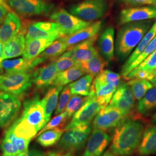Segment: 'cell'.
Here are the masks:
<instances>
[{"label":"cell","instance_id":"cell-20","mask_svg":"<svg viewBox=\"0 0 156 156\" xmlns=\"http://www.w3.org/2000/svg\"><path fill=\"white\" fill-rule=\"evenodd\" d=\"M58 73L55 62L39 68L33 73V83L38 89H43L51 85Z\"/></svg>","mask_w":156,"mask_h":156},{"label":"cell","instance_id":"cell-49","mask_svg":"<svg viewBox=\"0 0 156 156\" xmlns=\"http://www.w3.org/2000/svg\"><path fill=\"white\" fill-rule=\"evenodd\" d=\"M149 81L151 82L153 86H154L156 87V76H153V78H151V79L149 80Z\"/></svg>","mask_w":156,"mask_h":156},{"label":"cell","instance_id":"cell-43","mask_svg":"<svg viewBox=\"0 0 156 156\" xmlns=\"http://www.w3.org/2000/svg\"><path fill=\"white\" fill-rule=\"evenodd\" d=\"M123 4L129 6L156 5V0H120Z\"/></svg>","mask_w":156,"mask_h":156},{"label":"cell","instance_id":"cell-27","mask_svg":"<svg viewBox=\"0 0 156 156\" xmlns=\"http://www.w3.org/2000/svg\"><path fill=\"white\" fill-rule=\"evenodd\" d=\"M62 89V86H53L51 87L46 93L43 99L41 101L45 111L46 123H48L53 112L57 108L58 96Z\"/></svg>","mask_w":156,"mask_h":156},{"label":"cell","instance_id":"cell-21","mask_svg":"<svg viewBox=\"0 0 156 156\" xmlns=\"http://www.w3.org/2000/svg\"><path fill=\"white\" fill-rule=\"evenodd\" d=\"M26 27L23 26L20 32L4 44V60L10 59L22 55L26 47Z\"/></svg>","mask_w":156,"mask_h":156},{"label":"cell","instance_id":"cell-22","mask_svg":"<svg viewBox=\"0 0 156 156\" xmlns=\"http://www.w3.org/2000/svg\"><path fill=\"white\" fill-rule=\"evenodd\" d=\"M102 27V22L97 21L92 23L90 26L83 28L75 33L62 37V39L67 44L68 48H71L75 45L90 39L97 35Z\"/></svg>","mask_w":156,"mask_h":156},{"label":"cell","instance_id":"cell-16","mask_svg":"<svg viewBox=\"0 0 156 156\" xmlns=\"http://www.w3.org/2000/svg\"><path fill=\"white\" fill-rule=\"evenodd\" d=\"M135 100L134 95L128 84L124 83L117 87L109 105L116 108L128 115L134 108Z\"/></svg>","mask_w":156,"mask_h":156},{"label":"cell","instance_id":"cell-28","mask_svg":"<svg viewBox=\"0 0 156 156\" xmlns=\"http://www.w3.org/2000/svg\"><path fill=\"white\" fill-rule=\"evenodd\" d=\"M84 74L85 73L83 70L78 64L57 73L51 85L63 87V86L67 85V84L77 80Z\"/></svg>","mask_w":156,"mask_h":156},{"label":"cell","instance_id":"cell-30","mask_svg":"<svg viewBox=\"0 0 156 156\" xmlns=\"http://www.w3.org/2000/svg\"><path fill=\"white\" fill-rule=\"evenodd\" d=\"M78 64L85 73L89 74L94 78L104 70L106 66V62L98 53L89 60L80 62Z\"/></svg>","mask_w":156,"mask_h":156},{"label":"cell","instance_id":"cell-19","mask_svg":"<svg viewBox=\"0 0 156 156\" xmlns=\"http://www.w3.org/2000/svg\"><path fill=\"white\" fill-rule=\"evenodd\" d=\"M20 17L14 12H9L0 25V41L4 44L16 35L22 29Z\"/></svg>","mask_w":156,"mask_h":156},{"label":"cell","instance_id":"cell-26","mask_svg":"<svg viewBox=\"0 0 156 156\" xmlns=\"http://www.w3.org/2000/svg\"><path fill=\"white\" fill-rule=\"evenodd\" d=\"M117 88L111 84L102 83L95 80H94L91 87V89L94 91L97 100L102 109L108 105Z\"/></svg>","mask_w":156,"mask_h":156},{"label":"cell","instance_id":"cell-32","mask_svg":"<svg viewBox=\"0 0 156 156\" xmlns=\"http://www.w3.org/2000/svg\"><path fill=\"white\" fill-rule=\"evenodd\" d=\"M93 77L86 74L79 78L76 81L69 84L71 94L88 96L91 87Z\"/></svg>","mask_w":156,"mask_h":156},{"label":"cell","instance_id":"cell-18","mask_svg":"<svg viewBox=\"0 0 156 156\" xmlns=\"http://www.w3.org/2000/svg\"><path fill=\"white\" fill-rule=\"evenodd\" d=\"M98 34L68 49V53L76 62L80 63L90 60L98 52L94 47Z\"/></svg>","mask_w":156,"mask_h":156},{"label":"cell","instance_id":"cell-25","mask_svg":"<svg viewBox=\"0 0 156 156\" xmlns=\"http://www.w3.org/2000/svg\"><path fill=\"white\" fill-rule=\"evenodd\" d=\"M54 41L51 39H31L26 41L23 58L28 60L35 59Z\"/></svg>","mask_w":156,"mask_h":156},{"label":"cell","instance_id":"cell-13","mask_svg":"<svg viewBox=\"0 0 156 156\" xmlns=\"http://www.w3.org/2000/svg\"><path fill=\"white\" fill-rule=\"evenodd\" d=\"M20 108L19 97L0 91V129L5 128L15 119Z\"/></svg>","mask_w":156,"mask_h":156},{"label":"cell","instance_id":"cell-1","mask_svg":"<svg viewBox=\"0 0 156 156\" xmlns=\"http://www.w3.org/2000/svg\"><path fill=\"white\" fill-rule=\"evenodd\" d=\"M38 131L22 117L18 118L6 130L1 142L2 156H16L28 150V145Z\"/></svg>","mask_w":156,"mask_h":156},{"label":"cell","instance_id":"cell-10","mask_svg":"<svg viewBox=\"0 0 156 156\" xmlns=\"http://www.w3.org/2000/svg\"><path fill=\"white\" fill-rule=\"evenodd\" d=\"M25 27L26 41L35 39H51L56 41L64 37L60 27L55 22H34Z\"/></svg>","mask_w":156,"mask_h":156},{"label":"cell","instance_id":"cell-50","mask_svg":"<svg viewBox=\"0 0 156 156\" xmlns=\"http://www.w3.org/2000/svg\"><path fill=\"white\" fill-rule=\"evenodd\" d=\"M151 75H152V78L153 77V76H156V69L152 73V74H151Z\"/></svg>","mask_w":156,"mask_h":156},{"label":"cell","instance_id":"cell-42","mask_svg":"<svg viewBox=\"0 0 156 156\" xmlns=\"http://www.w3.org/2000/svg\"><path fill=\"white\" fill-rule=\"evenodd\" d=\"M71 96V93L69 85L66 86L64 89H62L61 92V94L60 95V98L56 108L55 115H57L64 111L66 108L67 105L69 102V100Z\"/></svg>","mask_w":156,"mask_h":156},{"label":"cell","instance_id":"cell-48","mask_svg":"<svg viewBox=\"0 0 156 156\" xmlns=\"http://www.w3.org/2000/svg\"><path fill=\"white\" fill-rule=\"evenodd\" d=\"M101 156H115V155L109 149V150L106 151L105 152H104Z\"/></svg>","mask_w":156,"mask_h":156},{"label":"cell","instance_id":"cell-15","mask_svg":"<svg viewBox=\"0 0 156 156\" xmlns=\"http://www.w3.org/2000/svg\"><path fill=\"white\" fill-rule=\"evenodd\" d=\"M111 140V136L105 131L93 129L82 156H102Z\"/></svg>","mask_w":156,"mask_h":156},{"label":"cell","instance_id":"cell-7","mask_svg":"<svg viewBox=\"0 0 156 156\" xmlns=\"http://www.w3.org/2000/svg\"><path fill=\"white\" fill-rule=\"evenodd\" d=\"M12 10L22 16L47 15L52 10V4L45 0H5Z\"/></svg>","mask_w":156,"mask_h":156},{"label":"cell","instance_id":"cell-5","mask_svg":"<svg viewBox=\"0 0 156 156\" xmlns=\"http://www.w3.org/2000/svg\"><path fill=\"white\" fill-rule=\"evenodd\" d=\"M108 8L106 0H83L71 6L69 11L84 21L93 22L104 16Z\"/></svg>","mask_w":156,"mask_h":156},{"label":"cell","instance_id":"cell-8","mask_svg":"<svg viewBox=\"0 0 156 156\" xmlns=\"http://www.w3.org/2000/svg\"><path fill=\"white\" fill-rule=\"evenodd\" d=\"M91 128L89 126L76 127L66 130L59 140V149L75 152L82 149L89 138Z\"/></svg>","mask_w":156,"mask_h":156},{"label":"cell","instance_id":"cell-24","mask_svg":"<svg viewBox=\"0 0 156 156\" xmlns=\"http://www.w3.org/2000/svg\"><path fill=\"white\" fill-rule=\"evenodd\" d=\"M140 156L156 154V126H151L145 129L138 146Z\"/></svg>","mask_w":156,"mask_h":156},{"label":"cell","instance_id":"cell-4","mask_svg":"<svg viewBox=\"0 0 156 156\" xmlns=\"http://www.w3.org/2000/svg\"><path fill=\"white\" fill-rule=\"evenodd\" d=\"M33 73L28 72L4 73L0 75V91L20 98L31 87Z\"/></svg>","mask_w":156,"mask_h":156},{"label":"cell","instance_id":"cell-40","mask_svg":"<svg viewBox=\"0 0 156 156\" xmlns=\"http://www.w3.org/2000/svg\"><path fill=\"white\" fill-rule=\"evenodd\" d=\"M68 119V117L67 116V112L66 111L62 112L61 113L58 114V115H56V116L53 117L49 123L45 124V126L39 131V133L36 135L35 137L48 129L62 127L66 122Z\"/></svg>","mask_w":156,"mask_h":156},{"label":"cell","instance_id":"cell-9","mask_svg":"<svg viewBox=\"0 0 156 156\" xmlns=\"http://www.w3.org/2000/svg\"><path fill=\"white\" fill-rule=\"evenodd\" d=\"M49 18L58 25L64 37L75 33L92 23L79 18L64 8L53 11L49 15Z\"/></svg>","mask_w":156,"mask_h":156},{"label":"cell","instance_id":"cell-35","mask_svg":"<svg viewBox=\"0 0 156 156\" xmlns=\"http://www.w3.org/2000/svg\"><path fill=\"white\" fill-rule=\"evenodd\" d=\"M68 49V47L62 37L56 39L50 46H49L39 56L46 58H54L62 54Z\"/></svg>","mask_w":156,"mask_h":156},{"label":"cell","instance_id":"cell-46","mask_svg":"<svg viewBox=\"0 0 156 156\" xmlns=\"http://www.w3.org/2000/svg\"><path fill=\"white\" fill-rule=\"evenodd\" d=\"M16 156H45V154L42 151H40L39 149H32Z\"/></svg>","mask_w":156,"mask_h":156},{"label":"cell","instance_id":"cell-47","mask_svg":"<svg viewBox=\"0 0 156 156\" xmlns=\"http://www.w3.org/2000/svg\"><path fill=\"white\" fill-rule=\"evenodd\" d=\"M3 55H4V44L0 41V71L1 68V64L4 60L3 58Z\"/></svg>","mask_w":156,"mask_h":156},{"label":"cell","instance_id":"cell-34","mask_svg":"<svg viewBox=\"0 0 156 156\" xmlns=\"http://www.w3.org/2000/svg\"><path fill=\"white\" fill-rule=\"evenodd\" d=\"M127 84L133 92L135 99L138 101L153 86L149 80L145 79H133L128 80Z\"/></svg>","mask_w":156,"mask_h":156},{"label":"cell","instance_id":"cell-11","mask_svg":"<svg viewBox=\"0 0 156 156\" xmlns=\"http://www.w3.org/2000/svg\"><path fill=\"white\" fill-rule=\"evenodd\" d=\"M21 117L33 126L38 132L45 126L46 124L45 111L38 95H35L24 102Z\"/></svg>","mask_w":156,"mask_h":156},{"label":"cell","instance_id":"cell-36","mask_svg":"<svg viewBox=\"0 0 156 156\" xmlns=\"http://www.w3.org/2000/svg\"><path fill=\"white\" fill-rule=\"evenodd\" d=\"M156 49V36L151 40L149 44L145 49L139 56L136 57V58L133 62L126 69L121 71V74L123 78L126 76L128 73H130L133 69L136 66H138L140 63L144 61L145 58L149 56L151 53H153Z\"/></svg>","mask_w":156,"mask_h":156},{"label":"cell","instance_id":"cell-51","mask_svg":"<svg viewBox=\"0 0 156 156\" xmlns=\"http://www.w3.org/2000/svg\"><path fill=\"white\" fill-rule=\"evenodd\" d=\"M153 121L154 122L156 123V115H154L153 116Z\"/></svg>","mask_w":156,"mask_h":156},{"label":"cell","instance_id":"cell-12","mask_svg":"<svg viewBox=\"0 0 156 156\" xmlns=\"http://www.w3.org/2000/svg\"><path fill=\"white\" fill-rule=\"evenodd\" d=\"M127 115L113 106H108L101 109L93 121V129L108 130L116 128L126 120Z\"/></svg>","mask_w":156,"mask_h":156},{"label":"cell","instance_id":"cell-6","mask_svg":"<svg viewBox=\"0 0 156 156\" xmlns=\"http://www.w3.org/2000/svg\"><path fill=\"white\" fill-rule=\"evenodd\" d=\"M101 109L102 107L97 100L94 91L90 89L87 100L73 115L71 121L66 127L64 131L76 127L89 126Z\"/></svg>","mask_w":156,"mask_h":156},{"label":"cell","instance_id":"cell-29","mask_svg":"<svg viewBox=\"0 0 156 156\" xmlns=\"http://www.w3.org/2000/svg\"><path fill=\"white\" fill-rule=\"evenodd\" d=\"M156 36V22L154 23L152 27L149 30V31L146 33L142 39L140 40V43L136 46L133 52L129 56L127 61L124 64L122 67V70L126 69L128 67L134 60L136 58V57L140 55V54L145 50V48L149 44L151 41Z\"/></svg>","mask_w":156,"mask_h":156},{"label":"cell","instance_id":"cell-37","mask_svg":"<svg viewBox=\"0 0 156 156\" xmlns=\"http://www.w3.org/2000/svg\"><path fill=\"white\" fill-rule=\"evenodd\" d=\"M156 69V49L132 71H142L151 75ZM152 76V75H151Z\"/></svg>","mask_w":156,"mask_h":156},{"label":"cell","instance_id":"cell-38","mask_svg":"<svg viewBox=\"0 0 156 156\" xmlns=\"http://www.w3.org/2000/svg\"><path fill=\"white\" fill-rule=\"evenodd\" d=\"M120 74L106 69L103 70L100 73L95 76L94 80L102 83L111 84L117 87L120 83Z\"/></svg>","mask_w":156,"mask_h":156},{"label":"cell","instance_id":"cell-14","mask_svg":"<svg viewBox=\"0 0 156 156\" xmlns=\"http://www.w3.org/2000/svg\"><path fill=\"white\" fill-rule=\"evenodd\" d=\"M156 19V5L140 6L125 8L119 15V24Z\"/></svg>","mask_w":156,"mask_h":156},{"label":"cell","instance_id":"cell-41","mask_svg":"<svg viewBox=\"0 0 156 156\" xmlns=\"http://www.w3.org/2000/svg\"><path fill=\"white\" fill-rule=\"evenodd\" d=\"M54 62L58 72L64 71L79 64L70 56L68 51L63 55H62V56Z\"/></svg>","mask_w":156,"mask_h":156},{"label":"cell","instance_id":"cell-31","mask_svg":"<svg viewBox=\"0 0 156 156\" xmlns=\"http://www.w3.org/2000/svg\"><path fill=\"white\" fill-rule=\"evenodd\" d=\"M155 109H156V87L153 86L138 101L137 111L142 115L147 116Z\"/></svg>","mask_w":156,"mask_h":156},{"label":"cell","instance_id":"cell-39","mask_svg":"<svg viewBox=\"0 0 156 156\" xmlns=\"http://www.w3.org/2000/svg\"><path fill=\"white\" fill-rule=\"evenodd\" d=\"M87 98V96L85 97L79 95H73L72 97L70 98L65 111L67 112L68 119L72 117L78 111L83 105Z\"/></svg>","mask_w":156,"mask_h":156},{"label":"cell","instance_id":"cell-45","mask_svg":"<svg viewBox=\"0 0 156 156\" xmlns=\"http://www.w3.org/2000/svg\"><path fill=\"white\" fill-rule=\"evenodd\" d=\"M75 152L71 151H63L59 149L58 151H53L47 153L46 156H74Z\"/></svg>","mask_w":156,"mask_h":156},{"label":"cell","instance_id":"cell-33","mask_svg":"<svg viewBox=\"0 0 156 156\" xmlns=\"http://www.w3.org/2000/svg\"><path fill=\"white\" fill-rule=\"evenodd\" d=\"M64 129L60 128L50 129L45 131L37 136V141L44 147H49L55 145L62 138Z\"/></svg>","mask_w":156,"mask_h":156},{"label":"cell","instance_id":"cell-2","mask_svg":"<svg viewBox=\"0 0 156 156\" xmlns=\"http://www.w3.org/2000/svg\"><path fill=\"white\" fill-rule=\"evenodd\" d=\"M143 133L141 122L126 120L115 129L109 150L115 156H128L140 145Z\"/></svg>","mask_w":156,"mask_h":156},{"label":"cell","instance_id":"cell-23","mask_svg":"<svg viewBox=\"0 0 156 156\" xmlns=\"http://www.w3.org/2000/svg\"><path fill=\"white\" fill-rule=\"evenodd\" d=\"M115 30L108 27L101 34L98 39V48L101 55L106 61H111L115 54Z\"/></svg>","mask_w":156,"mask_h":156},{"label":"cell","instance_id":"cell-17","mask_svg":"<svg viewBox=\"0 0 156 156\" xmlns=\"http://www.w3.org/2000/svg\"><path fill=\"white\" fill-rule=\"evenodd\" d=\"M46 58L38 56L35 59L28 60L24 58L4 60L1 64V71L4 73L30 72L35 67L45 62Z\"/></svg>","mask_w":156,"mask_h":156},{"label":"cell","instance_id":"cell-3","mask_svg":"<svg viewBox=\"0 0 156 156\" xmlns=\"http://www.w3.org/2000/svg\"><path fill=\"white\" fill-rule=\"evenodd\" d=\"M151 27V20L128 23L123 24L117 33L115 51L120 61L126 60Z\"/></svg>","mask_w":156,"mask_h":156},{"label":"cell","instance_id":"cell-44","mask_svg":"<svg viewBox=\"0 0 156 156\" xmlns=\"http://www.w3.org/2000/svg\"><path fill=\"white\" fill-rule=\"evenodd\" d=\"M12 11L5 0H0V25L3 22L6 16L9 12Z\"/></svg>","mask_w":156,"mask_h":156}]
</instances>
